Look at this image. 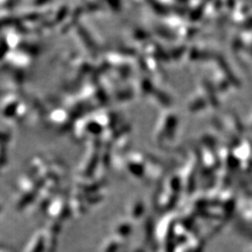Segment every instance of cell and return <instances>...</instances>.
Here are the masks:
<instances>
[{
  "label": "cell",
  "instance_id": "obj_1",
  "mask_svg": "<svg viewBox=\"0 0 252 252\" xmlns=\"http://www.w3.org/2000/svg\"><path fill=\"white\" fill-rule=\"evenodd\" d=\"M46 237L44 234H36L27 246L26 252H42L45 249Z\"/></svg>",
  "mask_w": 252,
  "mask_h": 252
},
{
  "label": "cell",
  "instance_id": "obj_2",
  "mask_svg": "<svg viewBox=\"0 0 252 252\" xmlns=\"http://www.w3.org/2000/svg\"><path fill=\"white\" fill-rule=\"evenodd\" d=\"M121 237H113L104 244L102 252H115L121 247Z\"/></svg>",
  "mask_w": 252,
  "mask_h": 252
},
{
  "label": "cell",
  "instance_id": "obj_3",
  "mask_svg": "<svg viewBox=\"0 0 252 252\" xmlns=\"http://www.w3.org/2000/svg\"><path fill=\"white\" fill-rule=\"evenodd\" d=\"M131 233V226L127 223H120L115 228V234H117L118 237H126L128 234Z\"/></svg>",
  "mask_w": 252,
  "mask_h": 252
}]
</instances>
